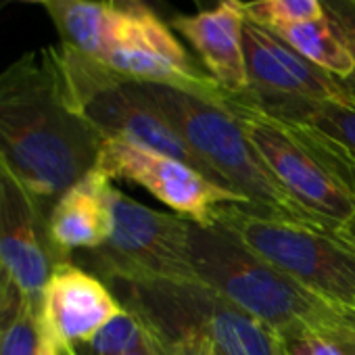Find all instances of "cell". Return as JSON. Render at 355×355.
Masks as SVG:
<instances>
[{
    "instance_id": "obj_1",
    "label": "cell",
    "mask_w": 355,
    "mask_h": 355,
    "mask_svg": "<svg viewBox=\"0 0 355 355\" xmlns=\"http://www.w3.org/2000/svg\"><path fill=\"white\" fill-rule=\"evenodd\" d=\"M103 134L73 107L53 46L0 71V161L55 201L94 169Z\"/></svg>"
},
{
    "instance_id": "obj_2",
    "label": "cell",
    "mask_w": 355,
    "mask_h": 355,
    "mask_svg": "<svg viewBox=\"0 0 355 355\" xmlns=\"http://www.w3.org/2000/svg\"><path fill=\"white\" fill-rule=\"evenodd\" d=\"M191 247L201 280L280 338L315 332L336 343L355 340V309L305 288L228 230L193 224Z\"/></svg>"
},
{
    "instance_id": "obj_17",
    "label": "cell",
    "mask_w": 355,
    "mask_h": 355,
    "mask_svg": "<svg viewBox=\"0 0 355 355\" xmlns=\"http://www.w3.org/2000/svg\"><path fill=\"white\" fill-rule=\"evenodd\" d=\"M266 30L278 36L282 42H286L303 59H307L309 63L318 65L320 69L332 73L343 82L349 80L355 71V61L349 49L345 46L340 34L326 15L307 24L274 26Z\"/></svg>"
},
{
    "instance_id": "obj_22",
    "label": "cell",
    "mask_w": 355,
    "mask_h": 355,
    "mask_svg": "<svg viewBox=\"0 0 355 355\" xmlns=\"http://www.w3.org/2000/svg\"><path fill=\"white\" fill-rule=\"evenodd\" d=\"M153 338L161 355H220L214 340L197 330H182L175 334L153 336Z\"/></svg>"
},
{
    "instance_id": "obj_15",
    "label": "cell",
    "mask_w": 355,
    "mask_h": 355,
    "mask_svg": "<svg viewBox=\"0 0 355 355\" xmlns=\"http://www.w3.org/2000/svg\"><path fill=\"white\" fill-rule=\"evenodd\" d=\"M259 107L282 119L307 123L336 140L355 159V103L307 101L295 96H274L245 90Z\"/></svg>"
},
{
    "instance_id": "obj_24",
    "label": "cell",
    "mask_w": 355,
    "mask_h": 355,
    "mask_svg": "<svg viewBox=\"0 0 355 355\" xmlns=\"http://www.w3.org/2000/svg\"><path fill=\"white\" fill-rule=\"evenodd\" d=\"M21 299H24V295L19 293V288L13 284V280L3 270H0V340H3V334H5L9 322L17 313Z\"/></svg>"
},
{
    "instance_id": "obj_4",
    "label": "cell",
    "mask_w": 355,
    "mask_h": 355,
    "mask_svg": "<svg viewBox=\"0 0 355 355\" xmlns=\"http://www.w3.org/2000/svg\"><path fill=\"white\" fill-rule=\"evenodd\" d=\"M216 103L236 117L278 182L307 211L334 226L355 214V159L336 140L268 113L247 92L222 90Z\"/></svg>"
},
{
    "instance_id": "obj_3",
    "label": "cell",
    "mask_w": 355,
    "mask_h": 355,
    "mask_svg": "<svg viewBox=\"0 0 355 355\" xmlns=\"http://www.w3.org/2000/svg\"><path fill=\"white\" fill-rule=\"evenodd\" d=\"M142 94L199 157L211 180L241 195L249 207L313 228L338 226L307 211L266 165L236 117L220 103L165 84L138 82Z\"/></svg>"
},
{
    "instance_id": "obj_29",
    "label": "cell",
    "mask_w": 355,
    "mask_h": 355,
    "mask_svg": "<svg viewBox=\"0 0 355 355\" xmlns=\"http://www.w3.org/2000/svg\"><path fill=\"white\" fill-rule=\"evenodd\" d=\"M340 347H343V351H345L347 355H355V340H351V343H340Z\"/></svg>"
},
{
    "instance_id": "obj_21",
    "label": "cell",
    "mask_w": 355,
    "mask_h": 355,
    "mask_svg": "<svg viewBox=\"0 0 355 355\" xmlns=\"http://www.w3.org/2000/svg\"><path fill=\"white\" fill-rule=\"evenodd\" d=\"M320 3L324 7V15L332 21L355 61V0H320ZM345 84L355 92V71L349 80H345Z\"/></svg>"
},
{
    "instance_id": "obj_26",
    "label": "cell",
    "mask_w": 355,
    "mask_h": 355,
    "mask_svg": "<svg viewBox=\"0 0 355 355\" xmlns=\"http://www.w3.org/2000/svg\"><path fill=\"white\" fill-rule=\"evenodd\" d=\"M65 351V355H76L71 349H63ZM123 355H161V351H159V347H157V343H155V338L150 336V332L146 334V338L138 345V347H134V349H130L128 353H123Z\"/></svg>"
},
{
    "instance_id": "obj_16",
    "label": "cell",
    "mask_w": 355,
    "mask_h": 355,
    "mask_svg": "<svg viewBox=\"0 0 355 355\" xmlns=\"http://www.w3.org/2000/svg\"><path fill=\"white\" fill-rule=\"evenodd\" d=\"M61 44L90 59H101L113 7L105 0H51L44 5Z\"/></svg>"
},
{
    "instance_id": "obj_20",
    "label": "cell",
    "mask_w": 355,
    "mask_h": 355,
    "mask_svg": "<svg viewBox=\"0 0 355 355\" xmlns=\"http://www.w3.org/2000/svg\"><path fill=\"white\" fill-rule=\"evenodd\" d=\"M40 340V313L21 299V305L13 320L9 322L3 340H0V355H36Z\"/></svg>"
},
{
    "instance_id": "obj_14",
    "label": "cell",
    "mask_w": 355,
    "mask_h": 355,
    "mask_svg": "<svg viewBox=\"0 0 355 355\" xmlns=\"http://www.w3.org/2000/svg\"><path fill=\"white\" fill-rule=\"evenodd\" d=\"M109 189V178L92 169L55 201L51 234L63 253L94 251L107 243L111 234Z\"/></svg>"
},
{
    "instance_id": "obj_7",
    "label": "cell",
    "mask_w": 355,
    "mask_h": 355,
    "mask_svg": "<svg viewBox=\"0 0 355 355\" xmlns=\"http://www.w3.org/2000/svg\"><path fill=\"white\" fill-rule=\"evenodd\" d=\"M53 51L73 107L105 140H123L184 161L211 180L199 157L150 105L136 80L123 78L69 46L59 44Z\"/></svg>"
},
{
    "instance_id": "obj_9",
    "label": "cell",
    "mask_w": 355,
    "mask_h": 355,
    "mask_svg": "<svg viewBox=\"0 0 355 355\" xmlns=\"http://www.w3.org/2000/svg\"><path fill=\"white\" fill-rule=\"evenodd\" d=\"M98 61L123 78L173 86L211 101H218L224 90L191 59L153 9L130 11L113 7Z\"/></svg>"
},
{
    "instance_id": "obj_28",
    "label": "cell",
    "mask_w": 355,
    "mask_h": 355,
    "mask_svg": "<svg viewBox=\"0 0 355 355\" xmlns=\"http://www.w3.org/2000/svg\"><path fill=\"white\" fill-rule=\"evenodd\" d=\"M334 232H336V236H340L343 241H347L349 245L355 247V214L345 224H340Z\"/></svg>"
},
{
    "instance_id": "obj_8",
    "label": "cell",
    "mask_w": 355,
    "mask_h": 355,
    "mask_svg": "<svg viewBox=\"0 0 355 355\" xmlns=\"http://www.w3.org/2000/svg\"><path fill=\"white\" fill-rule=\"evenodd\" d=\"M111 234L90 253L98 278L107 284L203 282L191 247V222L178 214L157 211L109 189Z\"/></svg>"
},
{
    "instance_id": "obj_11",
    "label": "cell",
    "mask_w": 355,
    "mask_h": 355,
    "mask_svg": "<svg viewBox=\"0 0 355 355\" xmlns=\"http://www.w3.org/2000/svg\"><path fill=\"white\" fill-rule=\"evenodd\" d=\"M51 209L0 161V270L38 313L49 278L71 261L53 241Z\"/></svg>"
},
{
    "instance_id": "obj_10",
    "label": "cell",
    "mask_w": 355,
    "mask_h": 355,
    "mask_svg": "<svg viewBox=\"0 0 355 355\" xmlns=\"http://www.w3.org/2000/svg\"><path fill=\"white\" fill-rule=\"evenodd\" d=\"M94 169L111 182L128 180L146 189L173 214L203 228L214 226L220 207L247 205L241 195L209 180L193 165L123 140H105Z\"/></svg>"
},
{
    "instance_id": "obj_23",
    "label": "cell",
    "mask_w": 355,
    "mask_h": 355,
    "mask_svg": "<svg viewBox=\"0 0 355 355\" xmlns=\"http://www.w3.org/2000/svg\"><path fill=\"white\" fill-rule=\"evenodd\" d=\"M284 355H347L340 343L315 334V332H299L282 338Z\"/></svg>"
},
{
    "instance_id": "obj_12",
    "label": "cell",
    "mask_w": 355,
    "mask_h": 355,
    "mask_svg": "<svg viewBox=\"0 0 355 355\" xmlns=\"http://www.w3.org/2000/svg\"><path fill=\"white\" fill-rule=\"evenodd\" d=\"M121 311V301L105 280L65 261L44 286L40 326L63 349H73L88 343Z\"/></svg>"
},
{
    "instance_id": "obj_5",
    "label": "cell",
    "mask_w": 355,
    "mask_h": 355,
    "mask_svg": "<svg viewBox=\"0 0 355 355\" xmlns=\"http://www.w3.org/2000/svg\"><path fill=\"white\" fill-rule=\"evenodd\" d=\"M214 226L228 230L305 288L355 309V247L334 230L272 218L241 203L220 207Z\"/></svg>"
},
{
    "instance_id": "obj_25",
    "label": "cell",
    "mask_w": 355,
    "mask_h": 355,
    "mask_svg": "<svg viewBox=\"0 0 355 355\" xmlns=\"http://www.w3.org/2000/svg\"><path fill=\"white\" fill-rule=\"evenodd\" d=\"M36 355H65L63 347H61L51 334H46V332L42 330V326H40V340H38V351H36Z\"/></svg>"
},
{
    "instance_id": "obj_13",
    "label": "cell",
    "mask_w": 355,
    "mask_h": 355,
    "mask_svg": "<svg viewBox=\"0 0 355 355\" xmlns=\"http://www.w3.org/2000/svg\"><path fill=\"white\" fill-rule=\"evenodd\" d=\"M169 26L193 44L207 73L220 88L232 94L249 90L243 53L245 15L236 0H220L216 9L201 11L193 17H173Z\"/></svg>"
},
{
    "instance_id": "obj_27",
    "label": "cell",
    "mask_w": 355,
    "mask_h": 355,
    "mask_svg": "<svg viewBox=\"0 0 355 355\" xmlns=\"http://www.w3.org/2000/svg\"><path fill=\"white\" fill-rule=\"evenodd\" d=\"M107 5L115 7V9H130V11H136V9H155V3L159 0H105Z\"/></svg>"
},
{
    "instance_id": "obj_30",
    "label": "cell",
    "mask_w": 355,
    "mask_h": 355,
    "mask_svg": "<svg viewBox=\"0 0 355 355\" xmlns=\"http://www.w3.org/2000/svg\"><path fill=\"white\" fill-rule=\"evenodd\" d=\"M28 3H42V5H49L51 0H28Z\"/></svg>"
},
{
    "instance_id": "obj_18",
    "label": "cell",
    "mask_w": 355,
    "mask_h": 355,
    "mask_svg": "<svg viewBox=\"0 0 355 355\" xmlns=\"http://www.w3.org/2000/svg\"><path fill=\"white\" fill-rule=\"evenodd\" d=\"M148 330L142 320L123 307L113 320H109L88 343L73 347L76 355H123L130 349L138 347L146 338Z\"/></svg>"
},
{
    "instance_id": "obj_6",
    "label": "cell",
    "mask_w": 355,
    "mask_h": 355,
    "mask_svg": "<svg viewBox=\"0 0 355 355\" xmlns=\"http://www.w3.org/2000/svg\"><path fill=\"white\" fill-rule=\"evenodd\" d=\"M153 336L197 330L220 355H284L282 338L205 282L111 284Z\"/></svg>"
},
{
    "instance_id": "obj_19",
    "label": "cell",
    "mask_w": 355,
    "mask_h": 355,
    "mask_svg": "<svg viewBox=\"0 0 355 355\" xmlns=\"http://www.w3.org/2000/svg\"><path fill=\"white\" fill-rule=\"evenodd\" d=\"M247 19L257 26H295L324 17L320 0H236Z\"/></svg>"
}]
</instances>
